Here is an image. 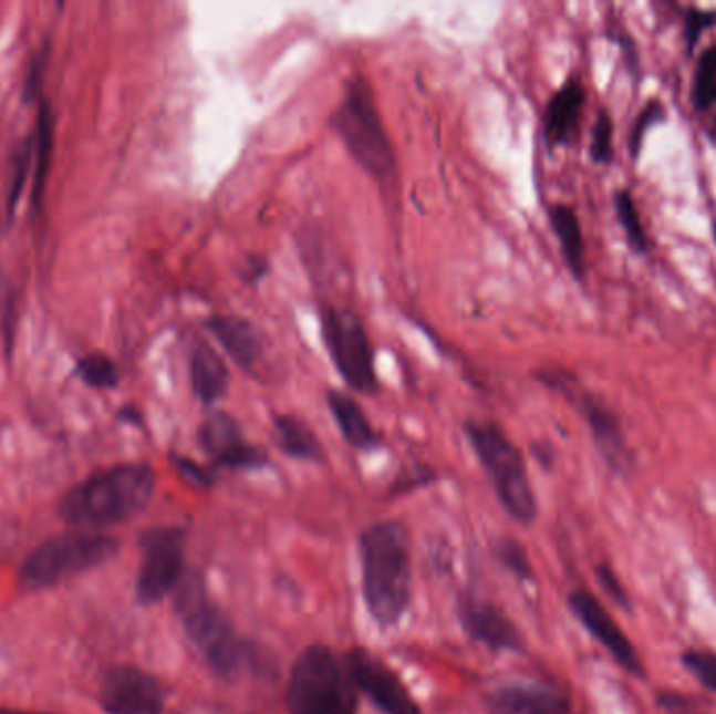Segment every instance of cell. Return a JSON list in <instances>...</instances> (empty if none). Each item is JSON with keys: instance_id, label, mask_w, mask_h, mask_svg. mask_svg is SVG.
<instances>
[{"instance_id": "1", "label": "cell", "mask_w": 716, "mask_h": 714, "mask_svg": "<svg viewBox=\"0 0 716 714\" xmlns=\"http://www.w3.org/2000/svg\"><path fill=\"white\" fill-rule=\"evenodd\" d=\"M154 493L152 465H114L70 488L59 501V518L77 530L101 532L136 518Z\"/></svg>"}, {"instance_id": "2", "label": "cell", "mask_w": 716, "mask_h": 714, "mask_svg": "<svg viewBox=\"0 0 716 714\" xmlns=\"http://www.w3.org/2000/svg\"><path fill=\"white\" fill-rule=\"evenodd\" d=\"M361 587L369 614L380 627L398 624L413 593L407 530L398 521L369 526L361 537Z\"/></svg>"}, {"instance_id": "3", "label": "cell", "mask_w": 716, "mask_h": 714, "mask_svg": "<svg viewBox=\"0 0 716 714\" xmlns=\"http://www.w3.org/2000/svg\"><path fill=\"white\" fill-rule=\"evenodd\" d=\"M176 617L195 650L216 675L235 676L243 664V643L199 575H185L175 591Z\"/></svg>"}, {"instance_id": "4", "label": "cell", "mask_w": 716, "mask_h": 714, "mask_svg": "<svg viewBox=\"0 0 716 714\" xmlns=\"http://www.w3.org/2000/svg\"><path fill=\"white\" fill-rule=\"evenodd\" d=\"M120 541L95 530H68L40 542L18 572L21 591L37 593L86 575L114 560Z\"/></svg>"}, {"instance_id": "5", "label": "cell", "mask_w": 716, "mask_h": 714, "mask_svg": "<svg viewBox=\"0 0 716 714\" xmlns=\"http://www.w3.org/2000/svg\"><path fill=\"white\" fill-rule=\"evenodd\" d=\"M331 124L354 162L375 178L394 170V149L367 80L354 74L346 82Z\"/></svg>"}, {"instance_id": "6", "label": "cell", "mask_w": 716, "mask_h": 714, "mask_svg": "<svg viewBox=\"0 0 716 714\" xmlns=\"http://www.w3.org/2000/svg\"><path fill=\"white\" fill-rule=\"evenodd\" d=\"M465 436L490 476L505 511L526 526L537 520L539 505L528 478L522 451L492 422H467Z\"/></svg>"}, {"instance_id": "7", "label": "cell", "mask_w": 716, "mask_h": 714, "mask_svg": "<svg viewBox=\"0 0 716 714\" xmlns=\"http://www.w3.org/2000/svg\"><path fill=\"white\" fill-rule=\"evenodd\" d=\"M344 662L328 645H310L291 666L290 714H356V697Z\"/></svg>"}, {"instance_id": "8", "label": "cell", "mask_w": 716, "mask_h": 714, "mask_svg": "<svg viewBox=\"0 0 716 714\" xmlns=\"http://www.w3.org/2000/svg\"><path fill=\"white\" fill-rule=\"evenodd\" d=\"M321 333L342 380L356 392L373 394L377 390L375 354L363 319L349 309H325Z\"/></svg>"}, {"instance_id": "9", "label": "cell", "mask_w": 716, "mask_h": 714, "mask_svg": "<svg viewBox=\"0 0 716 714\" xmlns=\"http://www.w3.org/2000/svg\"><path fill=\"white\" fill-rule=\"evenodd\" d=\"M136 599L145 606L175 593L185 579V530L155 526L141 535Z\"/></svg>"}, {"instance_id": "10", "label": "cell", "mask_w": 716, "mask_h": 714, "mask_svg": "<svg viewBox=\"0 0 716 714\" xmlns=\"http://www.w3.org/2000/svg\"><path fill=\"white\" fill-rule=\"evenodd\" d=\"M544 380L553 387H558L563 396L579 408L584 422L591 430L593 443L598 446L603 462L616 474H624L631 464L633 455L629 451V444L624 438L619 415L601 401L600 396L587 392L581 384L563 371H556L551 375H544Z\"/></svg>"}, {"instance_id": "11", "label": "cell", "mask_w": 716, "mask_h": 714, "mask_svg": "<svg viewBox=\"0 0 716 714\" xmlns=\"http://www.w3.org/2000/svg\"><path fill=\"white\" fill-rule=\"evenodd\" d=\"M344 669L356 694L367 695L384 714H422L405 683L390 666L363 648L350 650Z\"/></svg>"}, {"instance_id": "12", "label": "cell", "mask_w": 716, "mask_h": 714, "mask_svg": "<svg viewBox=\"0 0 716 714\" xmlns=\"http://www.w3.org/2000/svg\"><path fill=\"white\" fill-rule=\"evenodd\" d=\"M98 704L107 714H162L166 694L162 683L147 671L120 664L101 679Z\"/></svg>"}, {"instance_id": "13", "label": "cell", "mask_w": 716, "mask_h": 714, "mask_svg": "<svg viewBox=\"0 0 716 714\" xmlns=\"http://www.w3.org/2000/svg\"><path fill=\"white\" fill-rule=\"evenodd\" d=\"M574 618L584 631L600 643L601 648L616 660L620 669L635 676H645V669L631 639L620 629L619 622L605 610V606L591 591L577 589L568 598Z\"/></svg>"}, {"instance_id": "14", "label": "cell", "mask_w": 716, "mask_h": 714, "mask_svg": "<svg viewBox=\"0 0 716 714\" xmlns=\"http://www.w3.org/2000/svg\"><path fill=\"white\" fill-rule=\"evenodd\" d=\"M199 444L216 464L229 469H258L269 464L267 453L248 443L239 424L225 411L206 417L199 427Z\"/></svg>"}, {"instance_id": "15", "label": "cell", "mask_w": 716, "mask_h": 714, "mask_svg": "<svg viewBox=\"0 0 716 714\" xmlns=\"http://www.w3.org/2000/svg\"><path fill=\"white\" fill-rule=\"evenodd\" d=\"M457 617L465 633L492 652H522L523 639L511 618L485 599L464 596Z\"/></svg>"}, {"instance_id": "16", "label": "cell", "mask_w": 716, "mask_h": 714, "mask_svg": "<svg viewBox=\"0 0 716 714\" xmlns=\"http://www.w3.org/2000/svg\"><path fill=\"white\" fill-rule=\"evenodd\" d=\"M584 101H587V93L577 76L568 77L551 95L542 116V135L549 149L572 145L577 141Z\"/></svg>"}, {"instance_id": "17", "label": "cell", "mask_w": 716, "mask_h": 714, "mask_svg": "<svg viewBox=\"0 0 716 714\" xmlns=\"http://www.w3.org/2000/svg\"><path fill=\"white\" fill-rule=\"evenodd\" d=\"M488 714H568L570 700L539 683H509L485 697Z\"/></svg>"}, {"instance_id": "18", "label": "cell", "mask_w": 716, "mask_h": 714, "mask_svg": "<svg viewBox=\"0 0 716 714\" xmlns=\"http://www.w3.org/2000/svg\"><path fill=\"white\" fill-rule=\"evenodd\" d=\"M216 342L239 368L250 369L262 354V340L252 321L235 314H216L206 321Z\"/></svg>"}, {"instance_id": "19", "label": "cell", "mask_w": 716, "mask_h": 714, "mask_svg": "<svg viewBox=\"0 0 716 714\" xmlns=\"http://www.w3.org/2000/svg\"><path fill=\"white\" fill-rule=\"evenodd\" d=\"M191 386L204 405H214L227 396L231 371L214 348L199 344L191 352Z\"/></svg>"}, {"instance_id": "20", "label": "cell", "mask_w": 716, "mask_h": 714, "mask_svg": "<svg viewBox=\"0 0 716 714\" xmlns=\"http://www.w3.org/2000/svg\"><path fill=\"white\" fill-rule=\"evenodd\" d=\"M328 405H330L331 415L335 424L340 427L344 441L356 448V451H373L380 444V436L375 427L365 415V411L359 406V403L340 392V390H330L328 392Z\"/></svg>"}, {"instance_id": "21", "label": "cell", "mask_w": 716, "mask_h": 714, "mask_svg": "<svg viewBox=\"0 0 716 714\" xmlns=\"http://www.w3.org/2000/svg\"><path fill=\"white\" fill-rule=\"evenodd\" d=\"M277 446L291 457L310 464H323L325 451L309 424L295 415H277L272 422Z\"/></svg>"}, {"instance_id": "22", "label": "cell", "mask_w": 716, "mask_h": 714, "mask_svg": "<svg viewBox=\"0 0 716 714\" xmlns=\"http://www.w3.org/2000/svg\"><path fill=\"white\" fill-rule=\"evenodd\" d=\"M549 225L556 232L560 248H562L563 260L568 265L574 279L582 281L584 279V235H582V225L577 213L565 206V204H553L549 208Z\"/></svg>"}, {"instance_id": "23", "label": "cell", "mask_w": 716, "mask_h": 714, "mask_svg": "<svg viewBox=\"0 0 716 714\" xmlns=\"http://www.w3.org/2000/svg\"><path fill=\"white\" fill-rule=\"evenodd\" d=\"M55 122L51 114V103L42 101L40 103L39 120L34 126V174H32V204L39 206L44 192V180L51 166V155H53V138H55Z\"/></svg>"}, {"instance_id": "24", "label": "cell", "mask_w": 716, "mask_h": 714, "mask_svg": "<svg viewBox=\"0 0 716 714\" xmlns=\"http://www.w3.org/2000/svg\"><path fill=\"white\" fill-rule=\"evenodd\" d=\"M614 208H616V216H619L620 227L626 235V241L631 246V250L637 253H645L652 248L650 237L645 232V227L641 223L640 208L633 194L629 189H619L614 194Z\"/></svg>"}, {"instance_id": "25", "label": "cell", "mask_w": 716, "mask_h": 714, "mask_svg": "<svg viewBox=\"0 0 716 714\" xmlns=\"http://www.w3.org/2000/svg\"><path fill=\"white\" fill-rule=\"evenodd\" d=\"M692 105L696 112H710L716 105V42L697 59L692 84Z\"/></svg>"}, {"instance_id": "26", "label": "cell", "mask_w": 716, "mask_h": 714, "mask_svg": "<svg viewBox=\"0 0 716 714\" xmlns=\"http://www.w3.org/2000/svg\"><path fill=\"white\" fill-rule=\"evenodd\" d=\"M76 373L86 386L98 387V390H112L120 382L116 363L101 352L80 359Z\"/></svg>"}, {"instance_id": "27", "label": "cell", "mask_w": 716, "mask_h": 714, "mask_svg": "<svg viewBox=\"0 0 716 714\" xmlns=\"http://www.w3.org/2000/svg\"><path fill=\"white\" fill-rule=\"evenodd\" d=\"M664 120H666V105H664L660 99H650V101L643 105V110L637 114V117H635L633 131H631V136H629V149H631V157H633V159H640L645 136H647V133H650L656 124H662Z\"/></svg>"}, {"instance_id": "28", "label": "cell", "mask_w": 716, "mask_h": 714, "mask_svg": "<svg viewBox=\"0 0 716 714\" xmlns=\"http://www.w3.org/2000/svg\"><path fill=\"white\" fill-rule=\"evenodd\" d=\"M681 664H683V669H687L692 675L696 676V681L702 687L716 694V652L697 650V648L685 650L681 654Z\"/></svg>"}, {"instance_id": "29", "label": "cell", "mask_w": 716, "mask_h": 714, "mask_svg": "<svg viewBox=\"0 0 716 714\" xmlns=\"http://www.w3.org/2000/svg\"><path fill=\"white\" fill-rule=\"evenodd\" d=\"M612 141H614V120L605 110H601L595 117L593 131H591V147H589V154L595 164H601V166L610 164L612 154H614Z\"/></svg>"}, {"instance_id": "30", "label": "cell", "mask_w": 716, "mask_h": 714, "mask_svg": "<svg viewBox=\"0 0 716 714\" xmlns=\"http://www.w3.org/2000/svg\"><path fill=\"white\" fill-rule=\"evenodd\" d=\"M34 162V135L28 136L18 152H15V164H13V180H11V194H9V214L18 208L20 204L23 187H25V178H28V170Z\"/></svg>"}, {"instance_id": "31", "label": "cell", "mask_w": 716, "mask_h": 714, "mask_svg": "<svg viewBox=\"0 0 716 714\" xmlns=\"http://www.w3.org/2000/svg\"><path fill=\"white\" fill-rule=\"evenodd\" d=\"M716 25V11L699 9V7H687L685 11V46L687 53L692 55L696 51L697 40L706 30Z\"/></svg>"}, {"instance_id": "32", "label": "cell", "mask_w": 716, "mask_h": 714, "mask_svg": "<svg viewBox=\"0 0 716 714\" xmlns=\"http://www.w3.org/2000/svg\"><path fill=\"white\" fill-rule=\"evenodd\" d=\"M499 560L504 561L505 566L522 580L532 579V566L528 561V556L520 547V542L504 541L499 545Z\"/></svg>"}, {"instance_id": "33", "label": "cell", "mask_w": 716, "mask_h": 714, "mask_svg": "<svg viewBox=\"0 0 716 714\" xmlns=\"http://www.w3.org/2000/svg\"><path fill=\"white\" fill-rule=\"evenodd\" d=\"M598 580H600L601 589L610 596V599L616 603V606H620V608H624L626 612L631 610V599H629V596H626V591H624V587H622V582H620L619 577H616V572L608 566V563H601V566H598Z\"/></svg>"}, {"instance_id": "34", "label": "cell", "mask_w": 716, "mask_h": 714, "mask_svg": "<svg viewBox=\"0 0 716 714\" xmlns=\"http://www.w3.org/2000/svg\"><path fill=\"white\" fill-rule=\"evenodd\" d=\"M176 465H178V469L183 472V476L191 478L194 483L210 484L208 474H206L199 465H195L194 462H189V459H176Z\"/></svg>"}, {"instance_id": "35", "label": "cell", "mask_w": 716, "mask_h": 714, "mask_svg": "<svg viewBox=\"0 0 716 714\" xmlns=\"http://www.w3.org/2000/svg\"><path fill=\"white\" fill-rule=\"evenodd\" d=\"M0 714H51V713H30V711H18V708H2V706H0Z\"/></svg>"}, {"instance_id": "36", "label": "cell", "mask_w": 716, "mask_h": 714, "mask_svg": "<svg viewBox=\"0 0 716 714\" xmlns=\"http://www.w3.org/2000/svg\"><path fill=\"white\" fill-rule=\"evenodd\" d=\"M710 135H713V138L716 141V116L715 120H713V128H710Z\"/></svg>"}, {"instance_id": "37", "label": "cell", "mask_w": 716, "mask_h": 714, "mask_svg": "<svg viewBox=\"0 0 716 714\" xmlns=\"http://www.w3.org/2000/svg\"><path fill=\"white\" fill-rule=\"evenodd\" d=\"M713 235H715V244H716V223L713 225Z\"/></svg>"}]
</instances>
